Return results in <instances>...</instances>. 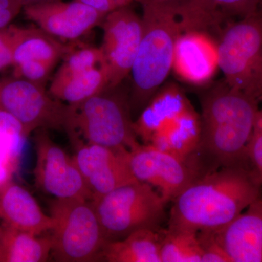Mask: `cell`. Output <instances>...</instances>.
<instances>
[{"label": "cell", "mask_w": 262, "mask_h": 262, "mask_svg": "<svg viewBox=\"0 0 262 262\" xmlns=\"http://www.w3.org/2000/svg\"><path fill=\"white\" fill-rule=\"evenodd\" d=\"M202 249L201 262H232L215 237L214 231L198 232Z\"/></svg>", "instance_id": "obj_28"}, {"label": "cell", "mask_w": 262, "mask_h": 262, "mask_svg": "<svg viewBox=\"0 0 262 262\" xmlns=\"http://www.w3.org/2000/svg\"><path fill=\"white\" fill-rule=\"evenodd\" d=\"M125 158L136 180L154 187L167 204L203 177L189 158L182 159L151 144H139L127 151Z\"/></svg>", "instance_id": "obj_9"}, {"label": "cell", "mask_w": 262, "mask_h": 262, "mask_svg": "<svg viewBox=\"0 0 262 262\" xmlns=\"http://www.w3.org/2000/svg\"><path fill=\"white\" fill-rule=\"evenodd\" d=\"M50 215L53 220L51 256L55 261H99L106 241L92 201L54 198Z\"/></svg>", "instance_id": "obj_7"}, {"label": "cell", "mask_w": 262, "mask_h": 262, "mask_svg": "<svg viewBox=\"0 0 262 262\" xmlns=\"http://www.w3.org/2000/svg\"><path fill=\"white\" fill-rule=\"evenodd\" d=\"M262 0H186L196 27L202 32L220 27L258 10Z\"/></svg>", "instance_id": "obj_18"}, {"label": "cell", "mask_w": 262, "mask_h": 262, "mask_svg": "<svg viewBox=\"0 0 262 262\" xmlns=\"http://www.w3.org/2000/svg\"><path fill=\"white\" fill-rule=\"evenodd\" d=\"M99 261L161 262L159 231L141 229L125 238L106 241Z\"/></svg>", "instance_id": "obj_19"}, {"label": "cell", "mask_w": 262, "mask_h": 262, "mask_svg": "<svg viewBox=\"0 0 262 262\" xmlns=\"http://www.w3.org/2000/svg\"><path fill=\"white\" fill-rule=\"evenodd\" d=\"M9 166L5 164H0V186L10 179Z\"/></svg>", "instance_id": "obj_34"}, {"label": "cell", "mask_w": 262, "mask_h": 262, "mask_svg": "<svg viewBox=\"0 0 262 262\" xmlns=\"http://www.w3.org/2000/svg\"><path fill=\"white\" fill-rule=\"evenodd\" d=\"M63 58V63L51 82H60L104 65V58L101 47H86L79 49L74 48Z\"/></svg>", "instance_id": "obj_25"}, {"label": "cell", "mask_w": 262, "mask_h": 262, "mask_svg": "<svg viewBox=\"0 0 262 262\" xmlns=\"http://www.w3.org/2000/svg\"><path fill=\"white\" fill-rule=\"evenodd\" d=\"M76 1L80 2L82 4L87 5L90 8H94V10L106 15L117 8H120L113 0H76Z\"/></svg>", "instance_id": "obj_32"}, {"label": "cell", "mask_w": 262, "mask_h": 262, "mask_svg": "<svg viewBox=\"0 0 262 262\" xmlns=\"http://www.w3.org/2000/svg\"><path fill=\"white\" fill-rule=\"evenodd\" d=\"M262 196L249 167H226L203 176L173 201L168 228L198 232L223 228Z\"/></svg>", "instance_id": "obj_1"}, {"label": "cell", "mask_w": 262, "mask_h": 262, "mask_svg": "<svg viewBox=\"0 0 262 262\" xmlns=\"http://www.w3.org/2000/svg\"><path fill=\"white\" fill-rule=\"evenodd\" d=\"M114 3L117 5L118 8L130 5L134 2H137V0H113Z\"/></svg>", "instance_id": "obj_35"}, {"label": "cell", "mask_w": 262, "mask_h": 262, "mask_svg": "<svg viewBox=\"0 0 262 262\" xmlns=\"http://www.w3.org/2000/svg\"><path fill=\"white\" fill-rule=\"evenodd\" d=\"M226 83L262 101V11L228 22L217 41Z\"/></svg>", "instance_id": "obj_5"}, {"label": "cell", "mask_w": 262, "mask_h": 262, "mask_svg": "<svg viewBox=\"0 0 262 262\" xmlns=\"http://www.w3.org/2000/svg\"><path fill=\"white\" fill-rule=\"evenodd\" d=\"M24 7L22 0H0V31L9 27Z\"/></svg>", "instance_id": "obj_31"}, {"label": "cell", "mask_w": 262, "mask_h": 262, "mask_svg": "<svg viewBox=\"0 0 262 262\" xmlns=\"http://www.w3.org/2000/svg\"><path fill=\"white\" fill-rule=\"evenodd\" d=\"M36 151L34 169L36 185L57 199L93 201L73 156L52 140L46 129L36 130L34 138Z\"/></svg>", "instance_id": "obj_10"}, {"label": "cell", "mask_w": 262, "mask_h": 262, "mask_svg": "<svg viewBox=\"0 0 262 262\" xmlns=\"http://www.w3.org/2000/svg\"><path fill=\"white\" fill-rule=\"evenodd\" d=\"M8 138H13L9 136H0V146L2 145L1 143ZM10 152L7 151H3V150H0V164H5V165H10V160H12L13 157L10 155Z\"/></svg>", "instance_id": "obj_33"}, {"label": "cell", "mask_w": 262, "mask_h": 262, "mask_svg": "<svg viewBox=\"0 0 262 262\" xmlns=\"http://www.w3.org/2000/svg\"><path fill=\"white\" fill-rule=\"evenodd\" d=\"M20 27L10 25L0 31V70L13 64V53L18 41Z\"/></svg>", "instance_id": "obj_29"}, {"label": "cell", "mask_w": 262, "mask_h": 262, "mask_svg": "<svg viewBox=\"0 0 262 262\" xmlns=\"http://www.w3.org/2000/svg\"><path fill=\"white\" fill-rule=\"evenodd\" d=\"M24 14L50 35L74 40L101 26L106 14L80 2L63 0L25 5Z\"/></svg>", "instance_id": "obj_13"}, {"label": "cell", "mask_w": 262, "mask_h": 262, "mask_svg": "<svg viewBox=\"0 0 262 262\" xmlns=\"http://www.w3.org/2000/svg\"><path fill=\"white\" fill-rule=\"evenodd\" d=\"M160 236L161 262H201L202 249L198 232L162 228Z\"/></svg>", "instance_id": "obj_24"}, {"label": "cell", "mask_w": 262, "mask_h": 262, "mask_svg": "<svg viewBox=\"0 0 262 262\" xmlns=\"http://www.w3.org/2000/svg\"><path fill=\"white\" fill-rule=\"evenodd\" d=\"M249 168L262 184V108L258 110L251 137L246 146Z\"/></svg>", "instance_id": "obj_26"}, {"label": "cell", "mask_w": 262, "mask_h": 262, "mask_svg": "<svg viewBox=\"0 0 262 262\" xmlns=\"http://www.w3.org/2000/svg\"><path fill=\"white\" fill-rule=\"evenodd\" d=\"M55 66L48 62L36 60L24 61L14 66V76L46 87V82Z\"/></svg>", "instance_id": "obj_27"}, {"label": "cell", "mask_w": 262, "mask_h": 262, "mask_svg": "<svg viewBox=\"0 0 262 262\" xmlns=\"http://www.w3.org/2000/svg\"><path fill=\"white\" fill-rule=\"evenodd\" d=\"M0 220L36 235H42L53 227V219L43 212L32 194L10 179L0 186Z\"/></svg>", "instance_id": "obj_16"}, {"label": "cell", "mask_w": 262, "mask_h": 262, "mask_svg": "<svg viewBox=\"0 0 262 262\" xmlns=\"http://www.w3.org/2000/svg\"><path fill=\"white\" fill-rule=\"evenodd\" d=\"M246 210L215 237L232 262H262V196Z\"/></svg>", "instance_id": "obj_15"}, {"label": "cell", "mask_w": 262, "mask_h": 262, "mask_svg": "<svg viewBox=\"0 0 262 262\" xmlns=\"http://www.w3.org/2000/svg\"><path fill=\"white\" fill-rule=\"evenodd\" d=\"M119 86L107 88L80 103L69 105L66 132L88 144L125 153L140 144L131 118L130 101Z\"/></svg>", "instance_id": "obj_4"}, {"label": "cell", "mask_w": 262, "mask_h": 262, "mask_svg": "<svg viewBox=\"0 0 262 262\" xmlns=\"http://www.w3.org/2000/svg\"><path fill=\"white\" fill-rule=\"evenodd\" d=\"M75 147L74 159L93 201L117 188L137 182L131 173L125 153H118L110 148L88 144L78 138H70Z\"/></svg>", "instance_id": "obj_12"}, {"label": "cell", "mask_w": 262, "mask_h": 262, "mask_svg": "<svg viewBox=\"0 0 262 262\" xmlns=\"http://www.w3.org/2000/svg\"><path fill=\"white\" fill-rule=\"evenodd\" d=\"M259 102L225 81L201 98V135L191 156L203 176L226 167H249L246 146Z\"/></svg>", "instance_id": "obj_2"}, {"label": "cell", "mask_w": 262, "mask_h": 262, "mask_svg": "<svg viewBox=\"0 0 262 262\" xmlns=\"http://www.w3.org/2000/svg\"><path fill=\"white\" fill-rule=\"evenodd\" d=\"M0 108L23 125L28 137L39 129L66 130L69 105L46 92V87L18 77L0 78Z\"/></svg>", "instance_id": "obj_8"}, {"label": "cell", "mask_w": 262, "mask_h": 262, "mask_svg": "<svg viewBox=\"0 0 262 262\" xmlns=\"http://www.w3.org/2000/svg\"><path fill=\"white\" fill-rule=\"evenodd\" d=\"M201 135V115L191 106L170 126L155 136L148 144L187 160L196 151Z\"/></svg>", "instance_id": "obj_20"}, {"label": "cell", "mask_w": 262, "mask_h": 262, "mask_svg": "<svg viewBox=\"0 0 262 262\" xmlns=\"http://www.w3.org/2000/svg\"><path fill=\"white\" fill-rule=\"evenodd\" d=\"M181 0H139L140 3H167L179 2Z\"/></svg>", "instance_id": "obj_36"}, {"label": "cell", "mask_w": 262, "mask_h": 262, "mask_svg": "<svg viewBox=\"0 0 262 262\" xmlns=\"http://www.w3.org/2000/svg\"><path fill=\"white\" fill-rule=\"evenodd\" d=\"M191 106L177 84L160 88L134 122L136 136L144 144H149L155 136L170 126Z\"/></svg>", "instance_id": "obj_17"}, {"label": "cell", "mask_w": 262, "mask_h": 262, "mask_svg": "<svg viewBox=\"0 0 262 262\" xmlns=\"http://www.w3.org/2000/svg\"><path fill=\"white\" fill-rule=\"evenodd\" d=\"M130 5L113 10L103 19L101 48L108 87L120 86L130 75L143 34L142 18Z\"/></svg>", "instance_id": "obj_11"}, {"label": "cell", "mask_w": 262, "mask_h": 262, "mask_svg": "<svg viewBox=\"0 0 262 262\" xmlns=\"http://www.w3.org/2000/svg\"><path fill=\"white\" fill-rule=\"evenodd\" d=\"M51 251V236L42 237L2 225L0 262H46Z\"/></svg>", "instance_id": "obj_21"}, {"label": "cell", "mask_w": 262, "mask_h": 262, "mask_svg": "<svg viewBox=\"0 0 262 262\" xmlns=\"http://www.w3.org/2000/svg\"><path fill=\"white\" fill-rule=\"evenodd\" d=\"M57 1V0H22L25 5L36 4V3H46V2Z\"/></svg>", "instance_id": "obj_37"}, {"label": "cell", "mask_w": 262, "mask_h": 262, "mask_svg": "<svg viewBox=\"0 0 262 262\" xmlns=\"http://www.w3.org/2000/svg\"><path fill=\"white\" fill-rule=\"evenodd\" d=\"M219 67L217 42L209 33L188 31L176 44L172 70L182 80L203 85L214 77Z\"/></svg>", "instance_id": "obj_14"}, {"label": "cell", "mask_w": 262, "mask_h": 262, "mask_svg": "<svg viewBox=\"0 0 262 262\" xmlns=\"http://www.w3.org/2000/svg\"><path fill=\"white\" fill-rule=\"evenodd\" d=\"M74 49L60 42L39 28L20 27L18 41L13 53V65L36 60L56 65L58 61Z\"/></svg>", "instance_id": "obj_22"}, {"label": "cell", "mask_w": 262, "mask_h": 262, "mask_svg": "<svg viewBox=\"0 0 262 262\" xmlns=\"http://www.w3.org/2000/svg\"><path fill=\"white\" fill-rule=\"evenodd\" d=\"M0 136H9L24 140L27 138L23 125L11 114L0 108Z\"/></svg>", "instance_id": "obj_30"}, {"label": "cell", "mask_w": 262, "mask_h": 262, "mask_svg": "<svg viewBox=\"0 0 262 262\" xmlns=\"http://www.w3.org/2000/svg\"><path fill=\"white\" fill-rule=\"evenodd\" d=\"M141 6L143 34L130 72L131 111H141L161 88L172 70L177 40L187 32L179 1Z\"/></svg>", "instance_id": "obj_3"}, {"label": "cell", "mask_w": 262, "mask_h": 262, "mask_svg": "<svg viewBox=\"0 0 262 262\" xmlns=\"http://www.w3.org/2000/svg\"><path fill=\"white\" fill-rule=\"evenodd\" d=\"M108 87L107 70L100 66L58 82H51L49 94L66 104H80Z\"/></svg>", "instance_id": "obj_23"}, {"label": "cell", "mask_w": 262, "mask_h": 262, "mask_svg": "<svg viewBox=\"0 0 262 262\" xmlns=\"http://www.w3.org/2000/svg\"><path fill=\"white\" fill-rule=\"evenodd\" d=\"M1 232H2V225H0V237H1Z\"/></svg>", "instance_id": "obj_38"}, {"label": "cell", "mask_w": 262, "mask_h": 262, "mask_svg": "<svg viewBox=\"0 0 262 262\" xmlns=\"http://www.w3.org/2000/svg\"><path fill=\"white\" fill-rule=\"evenodd\" d=\"M92 201L106 241L125 238L141 229L159 231L167 220V203L146 183L122 186Z\"/></svg>", "instance_id": "obj_6"}]
</instances>
